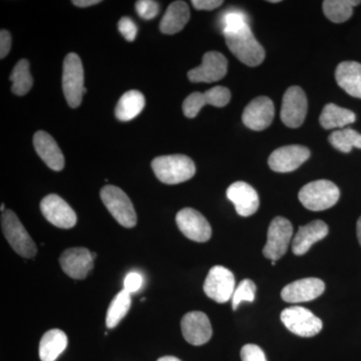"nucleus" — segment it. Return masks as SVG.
<instances>
[{"label": "nucleus", "instance_id": "obj_6", "mask_svg": "<svg viewBox=\"0 0 361 361\" xmlns=\"http://www.w3.org/2000/svg\"><path fill=\"white\" fill-rule=\"evenodd\" d=\"M101 199L109 212L116 222L126 228H133L137 224V214L128 195L116 186H104L101 191Z\"/></svg>", "mask_w": 361, "mask_h": 361}, {"label": "nucleus", "instance_id": "obj_17", "mask_svg": "<svg viewBox=\"0 0 361 361\" xmlns=\"http://www.w3.org/2000/svg\"><path fill=\"white\" fill-rule=\"evenodd\" d=\"M274 115V104L269 97H258L246 106L242 121L247 128L259 132L270 127Z\"/></svg>", "mask_w": 361, "mask_h": 361}, {"label": "nucleus", "instance_id": "obj_20", "mask_svg": "<svg viewBox=\"0 0 361 361\" xmlns=\"http://www.w3.org/2000/svg\"><path fill=\"white\" fill-rule=\"evenodd\" d=\"M227 198L234 204L236 212L249 217L257 212L259 197L253 187L245 182H235L228 188Z\"/></svg>", "mask_w": 361, "mask_h": 361}, {"label": "nucleus", "instance_id": "obj_8", "mask_svg": "<svg viewBox=\"0 0 361 361\" xmlns=\"http://www.w3.org/2000/svg\"><path fill=\"white\" fill-rule=\"evenodd\" d=\"M293 236V227L290 221L283 217H276L272 220L268 229L267 242L263 254L271 261H277L283 257L288 249Z\"/></svg>", "mask_w": 361, "mask_h": 361}, {"label": "nucleus", "instance_id": "obj_9", "mask_svg": "<svg viewBox=\"0 0 361 361\" xmlns=\"http://www.w3.org/2000/svg\"><path fill=\"white\" fill-rule=\"evenodd\" d=\"M236 289L233 273L223 266H214L209 271L204 283V292L217 303H226L232 299Z\"/></svg>", "mask_w": 361, "mask_h": 361}, {"label": "nucleus", "instance_id": "obj_12", "mask_svg": "<svg viewBox=\"0 0 361 361\" xmlns=\"http://www.w3.org/2000/svg\"><path fill=\"white\" fill-rule=\"evenodd\" d=\"M230 99L231 92L225 87H214L205 92H193L183 103V113L187 118H193L206 104L223 108L229 104Z\"/></svg>", "mask_w": 361, "mask_h": 361}, {"label": "nucleus", "instance_id": "obj_26", "mask_svg": "<svg viewBox=\"0 0 361 361\" xmlns=\"http://www.w3.org/2000/svg\"><path fill=\"white\" fill-rule=\"evenodd\" d=\"M144 94L139 90H129L125 92L116 106V116L122 122H129L137 118L144 110Z\"/></svg>", "mask_w": 361, "mask_h": 361}, {"label": "nucleus", "instance_id": "obj_4", "mask_svg": "<svg viewBox=\"0 0 361 361\" xmlns=\"http://www.w3.org/2000/svg\"><path fill=\"white\" fill-rule=\"evenodd\" d=\"M63 90L68 106L73 109L80 106L87 89L85 87L84 66L80 56L73 52L68 54L63 61Z\"/></svg>", "mask_w": 361, "mask_h": 361}, {"label": "nucleus", "instance_id": "obj_5", "mask_svg": "<svg viewBox=\"0 0 361 361\" xmlns=\"http://www.w3.org/2000/svg\"><path fill=\"white\" fill-rule=\"evenodd\" d=\"M1 228L9 245L23 258H32L37 248L16 213L6 210L1 214Z\"/></svg>", "mask_w": 361, "mask_h": 361}, {"label": "nucleus", "instance_id": "obj_27", "mask_svg": "<svg viewBox=\"0 0 361 361\" xmlns=\"http://www.w3.org/2000/svg\"><path fill=\"white\" fill-rule=\"evenodd\" d=\"M355 120L356 116L353 111L341 108L334 104H327L323 108L319 118L320 125L325 130L337 129V128L342 129V128L355 123Z\"/></svg>", "mask_w": 361, "mask_h": 361}, {"label": "nucleus", "instance_id": "obj_31", "mask_svg": "<svg viewBox=\"0 0 361 361\" xmlns=\"http://www.w3.org/2000/svg\"><path fill=\"white\" fill-rule=\"evenodd\" d=\"M332 146L342 153H350L353 148L361 149V135L353 129H341L329 137Z\"/></svg>", "mask_w": 361, "mask_h": 361}, {"label": "nucleus", "instance_id": "obj_30", "mask_svg": "<svg viewBox=\"0 0 361 361\" xmlns=\"http://www.w3.org/2000/svg\"><path fill=\"white\" fill-rule=\"evenodd\" d=\"M9 80L13 82L11 90L16 96H25L32 87L33 80L30 75V63L26 59H20L11 73Z\"/></svg>", "mask_w": 361, "mask_h": 361}, {"label": "nucleus", "instance_id": "obj_23", "mask_svg": "<svg viewBox=\"0 0 361 361\" xmlns=\"http://www.w3.org/2000/svg\"><path fill=\"white\" fill-rule=\"evenodd\" d=\"M337 84L349 96L361 99V63L357 61H343L336 71Z\"/></svg>", "mask_w": 361, "mask_h": 361}, {"label": "nucleus", "instance_id": "obj_35", "mask_svg": "<svg viewBox=\"0 0 361 361\" xmlns=\"http://www.w3.org/2000/svg\"><path fill=\"white\" fill-rule=\"evenodd\" d=\"M242 361H267L264 351L255 344H246L241 349Z\"/></svg>", "mask_w": 361, "mask_h": 361}, {"label": "nucleus", "instance_id": "obj_29", "mask_svg": "<svg viewBox=\"0 0 361 361\" xmlns=\"http://www.w3.org/2000/svg\"><path fill=\"white\" fill-rule=\"evenodd\" d=\"M132 294L126 290H122L116 294L115 298L111 301L106 312V324L110 329L118 326V323L122 322L123 317L127 315L132 304Z\"/></svg>", "mask_w": 361, "mask_h": 361}, {"label": "nucleus", "instance_id": "obj_13", "mask_svg": "<svg viewBox=\"0 0 361 361\" xmlns=\"http://www.w3.org/2000/svg\"><path fill=\"white\" fill-rule=\"evenodd\" d=\"M228 71V61L224 54L218 51L206 52L201 66L188 73L192 82H215L224 78Z\"/></svg>", "mask_w": 361, "mask_h": 361}, {"label": "nucleus", "instance_id": "obj_15", "mask_svg": "<svg viewBox=\"0 0 361 361\" xmlns=\"http://www.w3.org/2000/svg\"><path fill=\"white\" fill-rule=\"evenodd\" d=\"M310 158V151L299 145L281 147L275 149L268 159L271 170L277 173H290Z\"/></svg>", "mask_w": 361, "mask_h": 361}, {"label": "nucleus", "instance_id": "obj_22", "mask_svg": "<svg viewBox=\"0 0 361 361\" xmlns=\"http://www.w3.org/2000/svg\"><path fill=\"white\" fill-rule=\"evenodd\" d=\"M329 235V226L322 220H315L299 227L292 241V252L297 256L304 255L313 244Z\"/></svg>", "mask_w": 361, "mask_h": 361}, {"label": "nucleus", "instance_id": "obj_40", "mask_svg": "<svg viewBox=\"0 0 361 361\" xmlns=\"http://www.w3.org/2000/svg\"><path fill=\"white\" fill-rule=\"evenodd\" d=\"M99 0H73V4L78 7H89L99 4Z\"/></svg>", "mask_w": 361, "mask_h": 361}, {"label": "nucleus", "instance_id": "obj_33", "mask_svg": "<svg viewBox=\"0 0 361 361\" xmlns=\"http://www.w3.org/2000/svg\"><path fill=\"white\" fill-rule=\"evenodd\" d=\"M221 26L223 33L249 25L248 16L238 9H228L221 16Z\"/></svg>", "mask_w": 361, "mask_h": 361}, {"label": "nucleus", "instance_id": "obj_19", "mask_svg": "<svg viewBox=\"0 0 361 361\" xmlns=\"http://www.w3.org/2000/svg\"><path fill=\"white\" fill-rule=\"evenodd\" d=\"M325 290V284L318 278H304L286 285L281 291L285 302H308L318 298Z\"/></svg>", "mask_w": 361, "mask_h": 361}, {"label": "nucleus", "instance_id": "obj_32", "mask_svg": "<svg viewBox=\"0 0 361 361\" xmlns=\"http://www.w3.org/2000/svg\"><path fill=\"white\" fill-rule=\"evenodd\" d=\"M256 285L250 279H245L240 282L238 286H236L234 294L232 297L233 310H238L240 304L242 302H253L255 300Z\"/></svg>", "mask_w": 361, "mask_h": 361}, {"label": "nucleus", "instance_id": "obj_18", "mask_svg": "<svg viewBox=\"0 0 361 361\" xmlns=\"http://www.w3.org/2000/svg\"><path fill=\"white\" fill-rule=\"evenodd\" d=\"M180 329L187 342L197 346L207 343L213 334L208 316L201 311L187 313L180 322Z\"/></svg>", "mask_w": 361, "mask_h": 361}, {"label": "nucleus", "instance_id": "obj_25", "mask_svg": "<svg viewBox=\"0 0 361 361\" xmlns=\"http://www.w3.org/2000/svg\"><path fill=\"white\" fill-rule=\"evenodd\" d=\"M68 336L63 330L51 329L45 332L39 342L42 361H56L68 346Z\"/></svg>", "mask_w": 361, "mask_h": 361}, {"label": "nucleus", "instance_id": "obj_2", "mask_svg": "<svg viewBox=\"0 0 361 361\" xmlns=\"http://www.w3.org/2000/svg\"><path fill=\"white\" fill-rule=\"evenodd\" d=\"M156 177L164 184L176 185L194 177L196 166L184 155L161 156L152 161Z\"/></svg>", "mask_w": 361, "mask_h": 361}, {"label": "nucleus", "instance_id": "obj_41", "mask_svg": "<svg viewBox=\"0 0 361 361\" xmlns=\"http://www.w3.org/2000/svg\"><path fill=\"white\" fill-rule=\"evenodd\" d=\"M356 233H357L358 241H360L361 245V217L357 221V225H356Z\"/></svg>", "mask_w": 361, "mask_h": 361}, {"label": "nucleus", "instance_id": "obj_10", "mask_svg": "<svg viewBox=\"0 0 361 361\" xmlns=\"http://www.w3.org/2000/svg\"><path fill=\"white\" fill-rule=\"evenodd\" d=\"M308 102L305 92L301 87L294 85L285 92L282 99L281 121L286 127H300L307 115Z\"/></svg>", "mask_w": 361, "mask_h": 361}, {"label": "nucleus", "instance_id": "obj_42", "mask_svg": "<svg viewBox=\"0 0 361 361\" xmlns=\"http://www.w3.org/2000/svg\"><path fill=\"white\" fill-rule=\"evenodd\" d=\"M157 361H182L179 358L174 357V356H164V357L159 358Z\"/></svg>", "mask_w": 361, "mask_h": 361}, {"label": "nucleus", "instance_id": "obj_3", "mask_svg": "<svg viewBox=\"0 0 361 361\" xmlns=\"http://www.w3.org/2000/svg\"><path fill=\"white\" fill-rule=\"evenodd\" d=\"M341 191L329 180H313L302 187L298 194L299 201L310 211H324L336 205Z\"/></svg>", "mask_w": 361, "mask_h": 361}, {"label": "nucleus", "instance_id": "obj_28", "mask_svg": "<svg viewBox=\"0 0 361 361\" xmlns=\"http://www.w3.org/2000/svg\"><path fill=\"white\" fill-rule=\"evenodd\" d=\"M360 4L358 0H325L323 1V13L332 23H345L353 16V7Z\"/></svg>", "mask_w": 361, "mask_h": 361}, {"label": "nucleus", "instance_id": "obj_34", "mask_svg": "<svg viewBox=\"0 0 361 361\" xmlns=\"http://www.w3.org/2000/svg\"><path fill=\"white\" fill-rule=\"evenodd\" d=\"M135 11L142 20H151L158 16L160 6L153 0H139L135 2Z\"/></svg>", "mask_w": 361, "mask_h": 361}, {"label": "nucleus", "instance_id": "obj_1", "mask_svg": "<svg viewBox=\"0 0 361 361\" xmlns=\"http://www.w3.org/2000/svg\"><path fill=\"white\" fill-rule=\"evenodd\" d=\"M224 37L230 51L244 65L258 66L264 61V49L254 37L249 25L224 32Z\"/></svg>", "mask_w": 361, "mask_h": 361}, {"label": "nucleus", "instance_id": "obj_44", "mask_svg": "<svg viewBox=\"0 0 361 361\" xmlns=\"http://www.w3.org/2000/svg\"><path fill=\"white\" fill-rule=\"evenodd\" d=\"M0 209H1V212L4 213V209H6V207H4V204H1V207H0Z\"/></svg>", "mask_w": 361, "mask_h": 361}, {"label": "nucleus", "instance_id": "obj_11", "mask_svg": "<svg viewBox=\"0 0 361 361\" xmlns=\"http://www.w3.org/2000/svg\"><path fill=\"white\" fill-rule=\"evenodd\" d=\"M40 210L45 219L56 227L71 229L77 224V214L58 195L51 194L44 197L40 203Z\"/></svg>", "mask_w": 361, "mask_h": 361}, {"label": "nucleus", "instance_id": "obj_37", "mask_svg": "<svg viewBox=\"0 0 361 361\" xmlns=\"http://www.w3.org/2000/svg\"><path fill=\"white\" fill-rule=\"evenodd\" d=\"M142 285V276L137 272H130L123 281V290L130 294L135 293L141 289Z\"/></svg>", "mask_w": 361, "mask_h": 361}, {"label": "nucleus", "instance_id": "obj_16", "mask_svg": "<svg viewBox=\"0 0 361 361\" xmlns=\"http://www.w3.org/2000/svg\"><path fill=\"white\" fill-rule=\"evenodd\" d=\"M96 253H92L87 248H71L61 254L59 258L63 272L73 279L82 280L87 278L90 271L94 268Z\"/></svg>", "mask_w": 361, "mask_h": 361}, {"label": "nucleus", "instance_id": "obj_43", "mask_svg": "<svg viewBox=\"0 0 361 361\" xmlns=\"http://www.w3.org/2000/svg\"><path fill=\"white\" fill-rule=\"evenodd\" d=\"M270 4H278V2H280V0H270Z\"/></svg>", "mask_w": 361, "mask_h": 361}, {"label": "nucleus", "instance_id": "obj_36", "mask_svg": "<svg viewBox=\"0 0 361 361\" xmlns=\"http://www.w3.org/2000/svg\"><path fill=\"white\" fill-rule=\"evenodd\" d=\"M118 30L128 42H134L137 37V27L130 18H123L118 23Z\"/></svg>", "mask_w": 361, "mask_h": 361}, {"label": "nucleus", "instance_id": "obj_14", "mask_svg": "<svg viewBox=\"0 0 361 361\" xmlns=\"http://www.w3.org/2000/svg\"><path fill=\"white\" fill-rule=\"evenodd\" d=\"M176 223L180 231L188 239L193 240L195 242L203 243L208 241L212 235V228L208 221L195 209H182L176 216Z\"/></svg>", "mask_w": 361, "mask_h": 361}, {"label": "nucleus", "instance_id": "obj_38", "mask_svg": "<svg viewBox=\"0 0 361 361\" xmlns=\"http://www.w3.org/2000/svg\"><path fill=\"white\" fill-rule=\"evenodd\" d=\"M11 49V35L6 30L0 32V59H4Z\"/></svg>", "mask_w": 361, "mask_h": 361}, {"label": "nucleus", "instance_id": "obj_7", "mask_svg": "<svg viewBox=\"0 0 361 361\" xmlns=\"http://www.w3.org/2000/svg\"><path fill=\"white\" fill-rule=\"evenodd\" d=\"M281 322L292 334L301 337L315 336L322 331L323 326L320 318L300 306H293L282 311Z\"/></svg>", "mask_w": 361, "mask_h": 361}, {"label": "nucleus", "instance_id": "obj_21", "mask_svg": "<svg viewBox=\"0 0 361 361\" xmlns=\"http://www.w3.org/2000/svg\"><path fill=\"white\" fill-rule=\"evenodd\" d=\"M33 146L47 167L56 172H59L65 167V157L63 152L51 135L44 130L35 133L33 137Z\"/></svg>", "mask_w": 361, "mask_h": 361}, {"label": "nucleus", "instance_id": "obj_39", "mask_svg": "<svg viewBox=\"0 0 361 361\" xmlns=\"http://www.w3.org/2000/svg\"><path fill=\"white\" fill-rule=\"evenodd\" d=\"M191 4L198 11H214L222 6L224 1L222 0H193Z\"/></svg>", "mask_w": 361, "mask_h": 361}, {"label": "nucleus", "instance_id": "obj_45", "mask_svg": "<svg viewBox=\"0 0 361 361\" xmlns=\"http://www.w3.org/2000/svg\"><path fill=\"white\" fill-rule=\"evenodd\" d=\"M271 264L274 266L275 264H276V261H272V262H271Z\"/></svg>", "mask_w": 361, "mask_h": 361}, {"label": "nucleus", "instance_id": "obj_24", "mask_svg": "<svg viewBox=\"0 0 361 361\" xmlns=\"http://www.w3.org/2000/svg\"><path fill=\"white\" fill-rule=\"evenodd\" d=\"M189 6L185 1H174L169 6L160 23L161 32L165 35L180 32L190 20Z\"/></svg>", "mask_w": 361, "mask_h": 361}]
</instances>
